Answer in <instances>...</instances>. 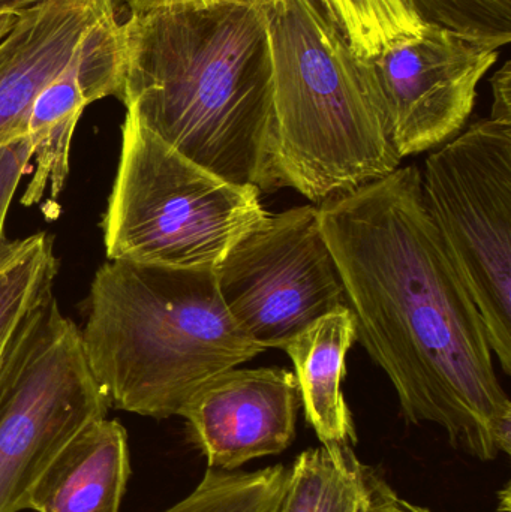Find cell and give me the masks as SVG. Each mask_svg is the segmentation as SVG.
<instances>
[{"instance_id": "obj_1", "label": "cell", "mask_w": 511, "mask_h": 512, "mask_svg": "<svg viewBox=\"0 0 511 512\" xmlns=\"http://www.w3.org/2000/svg\"><path fill=\"white\" fill-rule=\"evenodd\" d=\"M357 340L392 382L405 420L437 424L456 450L510 454L511 402L485 322L408 165L318 206Z\"/></svg>"}, {"instance_id": "obj_2", "label": "cell", "mask_w": 511, "mask_h": 512, "mask_svg": "<svg viewBox=\"0 0 511 512\" xmlns=\"http://www.w3.org/2000/svg\"><path fill=\"white\" fill-rule=\"evenodd\" d=\"M272 0H227L122 21L126 114L215 176L260 194L276 168Z\"/></svg>"}, {"instance_id": "obj_3", "label": "cell", "mask_w": 511, "mask_h": 512, "mask_svg": "<svg viewBox=\"0 0 511 512\" xmlns=\"http://www.w3.org/2000/svg\"><path fill=\"white\" fill-rule=\"evenodd\" d=\"M81 342L108 403L158 420L264 352L228 312L216 270L129 261L96 271Z\"/></svg>"}, {"instance_id": "obj_4", "label": "cell", "mask_w": 511, "mask_h": 512, "mask_svg": "<svg viewBox=\"0 0 511 512\" xmlns=\"http://www.w3.org/2000/svg\"><path fill=\"white\" fill-rule=\"evenodd\" d=\"M276 168L315 206L398 170L365 59L315 0H272Z\"/></svg>"}, {"instance_id": "obj_5", "label": "cell", "mask_w": 511, "mask_h": 512, "mask_svg": "<svg viewBox=\"0 0 511 512\" xmlns=\"http://www.w3.org/2000/svg\"><path fill=\"white\" fill-rule=\"evenodd\" d=\"M267 215L257 189L204 170L126 114L102 221L110 261L218 270Z\"/></svg>"}, {"instance_id": "obj_6", "label": "cell", "mask_w": 511, "mask_h": 512, "mask_svg": "<svg viewBox=\"0 0 511 512\" xmlns=\"http://www.w3.org/2000/svg\"><path fill=\"white\" fill-rule=\"evenodd\" d=\"M423 200L511 375V123L485 119L431 153Z\"/></svg>"}, {"instance_id": "obj_7", "label": "cell", "mask_w": 511, "mask_h": 512, "mask_svg": "<svg viewBox=\"0 0 511 512\" xmlns=\"http://www.w3.org/2000/svg\"><path fill=\"white\" fill-rule=\"evenodd\" d=\"M216 277L228 312L264 351L348 306L315 204L269 213L231 248Z\"/></svg>"}, {"instance_id": "obj_8", "label": "cell", "mask_w": 511, "mask_h": 512, "mask_svg": "<svg viewBox=\"0 0 511 512\" xmlns=\"http://www.w3.org/2000/svg\"><path fill=\"white\" fill-rule=\"evenodd\" d=\"M110 406L81 331L51 304L41 334L0 399V512L29 510L33 487L60 451Z\"/></svg>"}, {"instance_id": "obj_9", "label": "cell", "mask_w": 511, "mask_h": 512, "mask_svg": "<svg viewBox=\"0 0 511 512\" xmlns=\"http://www.w3.org/2000/svg\"><path fill=\"white\" fill-rule=\"evenodd\" d=\"M497 45L425 26L365 59L399 158L455 137L473 113L479 86L498 60Z\"/></svg>"}, {"instance_id": "obj_10", "label": "cell", "mask_w": 511, "mask_h": 512, "mask_svg": "<svg viewBox=\"0 0 511 512\" xmlns=\"http://www.w3.org/2000/svg\"><path fill=\"white\" fill-rule=\"evenodd\" d=\"M300 406L293 372L234 367L204 384L179 415L207 466L233 472L284 453L296 438Z\"/></svg>"}, {"instance_id": "obj_11", "label": "cell", "mask_w": 511, "mask_h": 512, "mask_svg": "<svg viewBox=\"0 0 511 512\" xmlns=\"http://www.w3.org/2000/svg\"><path fill=\"white\" fill-rule=\"evenodd\" d=\"M116 11L114 0H47L21 14H0V146L26 137L39 93Z\"/></svg>"}, {"instance_id": "obj_12", "label": "cell", "mask_w": 511, "mask_h": 512, "mask_svg": "<svg viewBox=\"0 0 511 512\" xmlns=\"http://www.w3.org/2000/svg\"><path fill=\"white\" fill-rule=\"evenodd\" d=\"M122 21L117 14L99 23L72 62L42 89L27 120L26 137L36 161L24 206L38 204L45 192L56 200L69 174L72 138L87 105L122 95Z\"/></svg>"}, {"instance_id": "obj_13", "label": "cell", "mask_w": 511, "mask_h": 512, "mask_svg": "<svg viewBox=\"0 0 511 512\" xmlns=\"http://www.w3.org/2000/svg\"><path fill=\"white\" fill-rule=\"evenodd\" d=\"M131 477L125 427L107 417L84 427L33 487L29 510L120 512Z\"/></svg>"}, {"instance_id": "obj_14", "label": "cell", "mask_w": 511, "mask_h": 512, "mask_svg": "<svg viewBox=\"0 0 511 512\" xmlns=\"http://www.w3.org/2000/svg\"><path fill=\"white\" fill-rule=\"evenodd\" d=\"M357 340L356 318L342 306L294 336L284 351L293 361L305 418L321 444H357L356 427L342 393L345 361Z\"/></svg>"}, {"instance_id": "obj_15", "label": "cell", "mask_w": 511, "mask_h": 512, "mask_svg": "<svg viewBox=\"0 0 511 512\" xmlns=\"http://www.w3.org/2000/svg\"><path fill=\"white\" fill-rule=\"evenodd\" d=\"M369 471L350 445L309 448L290 466L281 512H357Z\"/></svg>"}, {"instance_id": "obj_16", "label": "cell", "mask_w": 511, "mask_h": 512, "mask_svg": "<svg viewBox=\"0 0 511 512\" xmlns=\"http://www.w3.org/2000/svg\"><path fill=\"white\" fill-rule=\"evenodd\" d=\"M57 271L53 242L44 233L18 240L0 265V361L30 316L54 297Z\"/></svg>"}, {"instance_id": "obj_17", "label": "cell", "mask_w": 511, "mask_h": 512, "mask_svg": "<svg viewBox=\"0 0 511 512\" xmlns=\"http://www.w3.org/2000/svg\"><path fill=\"white\" fill-rule=\"evenodd\" d=\"M290 466L254 472L207 469L185 499L164 512H281Z\"/></svg>"}, {"instance_id": "obj_18", "label": "cell", "mask_w": 511, "mask_h": 512, "mask_svg": "<svg viewBox=\"0 0 511 512\" xmlns=\"http://www.w3.org/2000/svg\"><path fill=\"white\" fill-rule=\"evenodd\" d=\"M329 18L362 59L419 36L425 27L402 0H330Z\"/></svg>"}, {"instance_id": "obj_19", "label": "cell", "mask_w": 511, "mask_h": 512, "mask_svg": "<svg viewBox=\"0 0 511 512\" xmlns=\"http://www.w3.org/2000/svg\"><path fill=\"white\" fill-rule=\"evenodd\" d=\"M425 26L443 27L504 47L511 41V0H402Z\"/></svg>"}, {"instance_id": "obj_20", "label": "cell", "mask_w": 511, "mask_h": 512, "mask_svg": "<svg viewBox=\"0 0 511 512\" xmlns=\"http://www.w3.org/2000/svg\"><path fill=\"white\" fill-rule=\"evenodd\" d=\"M30 159H32V149L27 137H21L5 146H0V265L14 254L18 246V240L11 242L6 239L5 222L12 198Z\"/></svg>"}, {"instance_id": "obj_21", "label": "cell", "mask_w": 511, "mask_h": 512, "mask_svg": "<svg viewBox=\"0 0 511 512\" xmlns=\"http://www.w3.org/2000/svg\"><path fill=\"white\" fill-rule=\"evenodd\" d=\"M396 495L398 493L386 483V480L371 468L368 478V492H366L357 512H390Z\"/></svg>"}, {"instance_id": "obj_22", "label": "cell", "mask_w": 511, "mask_h": 512, "mask_svg": "<svg viewBox=\"0 0 511 512\" xmlns=\"http://www.w3.org/2000/svg\"><path fill=\"white\" fill-rule=\"evenodd\" d=\"M492 92H494V105H492L491 119L511 123V65L504 63L503 68L492 77Z\"/></svg>"}, {"instance_id": "obj_23", "label": "cell", "mask_w": 511, "mask_h": 512, "mask_svg": "<svg viewBox=\"0 0 511 512\" xmlns=\"http://www.w3.org/2000/svg\"><path fill=\"white\" fill-rule=\"evenodd\" d=\"M227 2V0H114L117 5H123L129 15L144 14L158 9L179 8V6H203L212 3Z\"/></svg>"}, {"instance_id": "obj_24", "label": "cell", "mask_w": 511, "mask_h": 512, "mask_svg": "<svg viewBox=\"0 0 511 512\" xmlns=\"http://www.w3.org/2000/svg\"><path fill=\"white\" fill-rule=\"evenodd\" d=\"M47 0H0V14H21Z\"/></svg>"}, {"instance_id": "obj_25", "label": "cell", "mask_w": 511, "mask_h": 512, "mask_svg": "<svg viewBox=\"0 0 511 512\" xmlns=\"http://www.w3.org/2000/svg\"><path fill=\"white\" fill-rule=\"evenodd\" d=\"M390 512H434L429 508L419 507V505L411 504V502L405 501V499L399 498L398 495L393 499L392 511Z\"/></svg>"}, {"instance_id": "obj_26", "label": "cell", "mask_w": 511, "mask_h": 512, "mask_svg": "<svg viewBox=\"0 0 511 512\" xmlns=\"http://www.w3.org/2000/svg\"><path fill=\"white\" fill-rule=\"evenodd\" d=\"M315 2L318 3V5L321 6V8L324 9V12H326L327 15H329L330 11V0H315Z\"/></svg>"}, {"instance_id": "obj_27", "label": "cell", "mask_w": 511, "mask_h": 512, "mask_svg": "<svg viewBox=\"0 0 511 512\" xmlns=\"http://www.w3.org/2000/svg\"><path fill=\"white\" fill-rule=\"evenodd\" d=\"M3 384H5V379H3L2 372H0V396H2Z\"/></svg>"}]
</instances>
